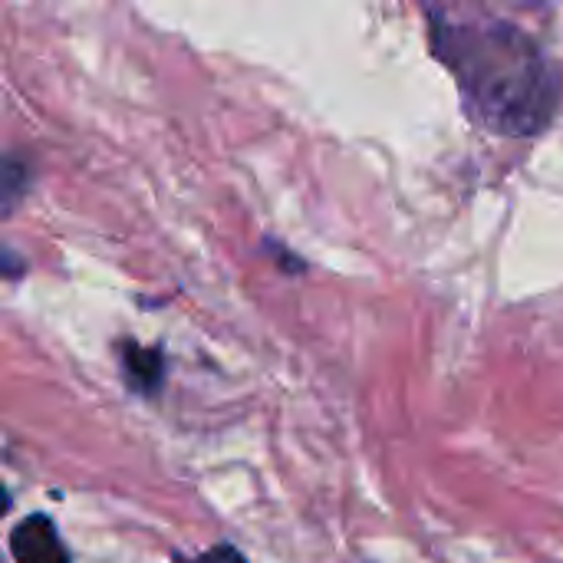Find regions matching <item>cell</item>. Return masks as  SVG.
Instances as JSON below:
<instances>
[{"label":"cell","instance_id":"6da1fadb","mask_svg":"<svg viewBox=\"0 0 563 563\" xmlns=\"http://www.w3.org/2000/svg\"><path fill=\"white\" fill-rule=\"evenodd\" d=\"M429 43L455 76L468 115L498 135H538L561 106L558 63L521 26L495 16L482 0H419Z\"/></svg>","mask_w":563,"mask_h":563},{"label":"cell","instance_id":"7a4b0ae2","mask_svg":"<svg viewBox=\"0 0 563 563\" xmlns=\"http://www.w3.org/2000/svg\"><path fill=\"white\" fill-rule=\"evenodd\" d=\"M10 554L16 563H69V551L46 515H30L10 531Z\"/></svg>","mask_w":563,"mask_h":563},{"label":"cell","instance_id":"3957f363","mask_svg":"<svg viewBox=\"0 0 563 563\" xmlns=\"http://www.w3.org/2000/svg\"><path fill=\"white\" fill-rule=\"evenodd\" d=\"M122 369L129 379V389L142 396H155L165 379V360L158 350L139 346V343H122Z\"/></svg>","mask_w":563,"mask_h":563},{"label":"cell","instance_id":"277c9868","mask_svg":"<svg viewBox=\"0 0 563 563\" xmlns=\"http://www.w3.org/2000/svg\"><path fill=\"white\" fill-rule=\"evenodd\" d=\"M30 181V172H26V165L16 158V155H10L7 158V165H3V211L10 214L13 211V205H16V195L23 191V185ZM30 188V185H26Z\"/></svg>","mask_w":563,"mask_h":563},{"label":"cell","instance_id":"5b68a950","mask_svg":"<svg viewBox=\"0 0 563 563\" xmlns=\"http://www.w3.org/2000/svg\"><path fill=\"white\" fill-rule=\"evenodd\" d=\"M178 563H247L244 554L231 544H218L211 551H205L201 558H178Z\"/></svg>","mask_w":563,"mask_h":563}]
</instances>
